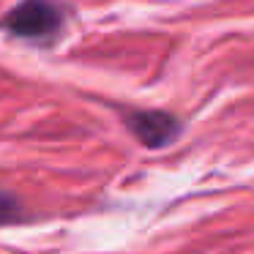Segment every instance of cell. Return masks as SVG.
Segmentation results:
<instances>
[{
    "instance_id": "cell-2",
    "label": "cell",
    "mask_w": 254,
    "mask_h": 254,
    "mask_svg": "<svg viewBox=\"0 0 254 254\" xmlns=\"http://www.w3.org/2000/svg\"><path fill=\"white\" fill-rule=\"evenodd\" d=\"M126 123L131 128V134L145 145V148H164L181 134V123L178 118H172L170 112L161 110H139L128 112Z\"/></svg>"
},
{
    "instance_id": "cell-1",
    "label": "cell",
    "mask_w": 254,
    "mask_h": 254,
    "mask_svg": "<svg viewBox=\"0 0 254 254\" xmlns=\"http://www.w3.org/2000/svg\"><path fill=\"white\" fill-rule=\"evenodd\" d=\"M63 28V11L55 0H22L0 17V30L25 41H52Z\"/></svg>"
},
{
    "instance_id": "cell-3",
    "label": "cell",
    "mask_w": 254,
    "mask_h": 254,
    "mask_svg": "<svg viewBox=\"0 0 254 254\" xmlns=\"http://www.w3.org/2000/svg\"><path fill=\"white\" fill-rule=\"evenodd\" d=\"M25 216L28 213H25L22 202H19L14 194L0 189V227H11V224H17V221H25Z\"/></svg>"
}]
</instances>
